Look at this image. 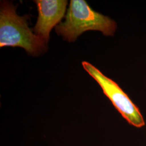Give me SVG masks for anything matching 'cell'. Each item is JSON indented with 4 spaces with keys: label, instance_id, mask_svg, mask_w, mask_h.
Returning a JSON list of instances; mask_svg holds the SVG:
<instances>
[{
    "label": "cell",
    "instance_id": "cell-1",
    "mask_svg": "<svg viewBox=\"0 0 146 146\" xmlns=\"http://www.w3.org/2000/svg\"><path fill=\"white\" fill-rule=\"evenodd\" d=\"M115 21L93 10L84 0H71L65 20L56 27V32L69 42L75 41L84 31H97L105 36H113Z\"/></svg>",
    "mask_w": 146,
    "mask_h": 146
},
{
    "label": "cell",
    "instance_id": "cell-4",
    "mask_svg": "<svg viewBox=\"0 0 146 146\" xmlns=\"http://www.w3.org/2000/svg\"><path fill=\"white\" fill-rule=\"evenodd\" d=\"M38 17L36 24L32 29L35 34L48 42L50 33L64 17L68 1L66 0H36Z\"/></svg>",
    "mask_w": 146,
    "mask_h": 146
},
{
    "label": "cell",
    "instance_id": "cell-2",
    "mask_svg": "<svg viewBox=\"0 0 146 146\" xmlns=\"http://www.w3.org/2000/svg\"><path fill=\"white\" fill-rule=\"evenodd\" d=\"M28 18L27 15H18L15 7L10 2H1L0 47H21L32 55H38L46 50V42L28 27Z\"/></svg>",
    "mask_w": 146,
    "mask_h": 146
},
{
    "label": "cell",
    "instance_id": "cell-3",
    "mask_svg": "<svg viewBox=\"0 0 146 146\" xmlns=\"http://www.w3.org/2000/svg\"><path fill=\"white\" fill-rule=\"evenodd\" d=\"M82 64L86 71L99 84L104 95L116 110L129 125L136 128H141L145 125L144 118L139 108L117 84L90 63L84 61Z\"/></svg>",
    "mask_w": 146,
    "mask_h": 146
}]
</instances>
